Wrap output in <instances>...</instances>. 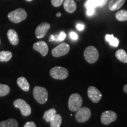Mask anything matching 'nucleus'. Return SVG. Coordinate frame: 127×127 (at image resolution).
Listing matches in <instances>:
<instances>
[{"mask_svg": "<svg viewBox=\"0 0 127 127\" xmlns=\"http://www.w3.org/2000/svg\"><path fill=\"white\" fill-rule=\"evenodd\" d=\"M51 77L55 79L63 80L66 79L68 76V71L63 66H55L50 70Z\"/></svg>", "mask_w": 127, "mask_h": 127, "instance_id": "39448f33", "label": "nucleus"}, {"mask_svg": "<svg viewBox=\"0 0 127 127\" xmlns=\"http://www.w3.org/2000/svg\"><path fill=\"white\" fill-rule=\"evenodd\" d=\"M56 15H57V17H61V12H57V14H56Z\"/></svg>", "mask_w": 127, "mask_h": 127, "instance_id": "f704fd0d", "label": "nucleus"}, {"mask_svg": "<svg viewBox=\"0 0 127 127\" xmlns=\"http://www.w3.org/2000/svg\"><path fill=\"white\" fill-rule=\"evenodd\" d=\"M24 127H36L35 124L34 122H27Z\"/></svg>", "mask_w": 127, "mask_h": 127, "instance_id": "c756f323", "label": "nucleus"}, {"mask_svg": "<svg viewBox=\"0 0 127 127\" xmlns=\"http://www.w3.org/2000/svg\"><path fill=\"white\" fill-rule=\"evenodd\" d=\"M10 88L7 85L0 84V96H4L8 94Z\"/></svg>", "mask_w": 127, "mask_h": 127, "instance_id": "393cba45", "label": "nucleus"}, {"mask_svg": "<svg viewBox=\"0 0 127 127\" xmlns=\"http://www.w3.org/2000/svg\"><path fill=\"white\" fill-rule=\"evenodd\" d=\"M117 119V114L113 111H104L101 116V123L105 125H108L111 123L115 121Z\"/></svg>", "mask_w": 127, "mask_h": 127, "instance_id": "1a4fd4ad", "label": "nucleus"}, {"mask_svg": "<svg viewBox=\"0 0 127 127\" xmlns=\"http://www.w3.org/2000/svg\"><path fill=\"white\" fill-rule=\"evenodd\" d=\"M48 92L44 87H35L33 89V96L35 99L41 104H44L47 101Z\"/></svg>", "mask_w": 127, "mask_h": 127, "instance_id": "7ed1b4c3", "label": "nucleus"}, {"mask_svg": "<svg viewBox=\"0 0 127 127\" xmlns=\"http://www.w3.org/2000/svg\"><path fill=\"white\" fill-rule=\"evenodd\" d=\"M64 8L68 13H73L77 9V4L74 0H64Z\"/></svg>", "mask_w": 127, "mask_h": 127, "instance_id": "ddd939ff", "label": "nucleus"}, {"mask_svg": "<svg viewBox=\"0 0 127 127\" xmlns=\"http://www.w3.org/2000/svg\"><path fill=\"white\" fill-rule=\"evenodd\" d=\"M105 39L109 42V45L114 47H117L120 43L119 39L114 36L112 34H107L105 35Z\"/></svg>", "mask_w": 127, "mask_h": 127, "instance_id": "6ab92c4d", "label": "nucleus"}, {"mask_svg": "<svg viewBox=\"0 0 127 127\" xmlns=\"http://www.w3.org/2000/svg\"><path fill=\"white\" fill-rule=\"evenodd\" d=\"M82 99L81 96L78 94H73L69 96L68 100V108L69 110L73 112L77 111L81 107Z\"/></svg>", "mask_w": 127, "mask_h": 127, "instance_id": "20e7f679", "label": "nucleus"}, {"mask_svg": "<svg viewBox=\"0 0 127 127\" xmlns=\"http://www.w3.org/2000/svg\"><path fill=\"white\" fill-rule=\"evenodd\" d=\"M69 36H70L71 38L74 39V40H77L78 39V35L76 34L75 32H71L70 34H69Z\"/></svg>", "mask_w": 127, "mask_h": 127, "instance_id": "c85d7f7f", "label": "nucleus"}, {"mask_svg": "<svg viewBox=\"0 0 127 127\" xmlns=\"http://www.w3.org/2000/svg\"><path fill=\"white\" fill-rule=\"evenodd\" d=\"M50 41H54V35H51L50 36V40H49Z\"/></svg>", "mask_w": 127, "mask_h": 127, "instance_id": "72a5a7b5", "label": "nucleus"}, {"mask_svg": "<svg viewBox=\"0 0 127 127\" xmlns=\"http://www.w3.org/2000/svg\"><path fill=\"white\" fill-rule=\"evenodd\" d=\"M108 0H99V6L98 7L102 8L104 7L105 5L106 4V3L107 2Z\"/></svg>", "mask_w": 127, "mask_h": 127, "instance_id": "7c9ffc66", "label": "nucleus"}, {"mask_svg": "<svg viewBox=\"0 0 127 127\" xmlns=\"http://www.w3.org/2000/svg\"><path fill=\"white\" fill-rule=\"evenodd\" d=\"M64 0H51V4L54 7H58L61 6Z\"/></svg>", "mask_w": 127, "mask_h": 127, "instance_id": "a878e982", "label": "nucleus"}, {"mask_svg": "<svg viewBox=\"0 0 127 127\" xmlns=\"http://www.w3.org/2000/svg\"><path fill=\"white\" fill-rule=\"evenodd\" d=\"M14 107L20 109L23 115H30L31 113V108L30 105L26 102V101L22 99H17L14 102Z\"/></svg>", "mask_w": 127, "mask_h": 127, "instance_id": "0eeeda50", "label": "nucleus"}, {"mask_svg": "<svg viewBox=\"0 0 127 127\" xmlns=\"http://www.w3.org/2000/svg\"><path fill=\"white\" fill-rule=\"evenodd\" d=\"M115 57L122 63H127V53L123 49H120L116 51Z\"/></svg>", "mask_w": 127, "mask_h": 127, "instance_id": "f3484780", "label": "nucleus"}, {"mask_svg": "<svg viewBox=\"0 0 127 127\" xmlns=\"http://www.w3.org/2000/svg\"><path fill=\"white\" fill-rule=\"evenodd\" d=\"M123 90H124V91L125 93L127 94V84H126V85H125L124 86Z\"/></svg>", "mask_w": 127, "mask_h": 127, "instance_id": "473e14b6", "label": "nucleus"}, {"mask_svg": "<svg viewBox=\"0 0 127 127\" xmlns=\"http://www.w3.org/2000/svg\"><path fill=\"white\" fill-rule=\"evenodd\" d=\"M57 111L55 109H50L49 110L45 111L44 114L43 118L45 120L46 122L48 123V122H50L52 120V119L55 117Z\"/></svg>", "mask_w": 127, "mask_h": 127, "instance_id": "aec40b11", "label": "nucleus"}, {"mask_svg": "<svg viewBox=\"0 0 127 127\" xmlns=\"http://www.w3.org/2000/svg\"><path fill=\"white\" fill-rule=\"evenodd\" d=\"M95 13V8H88L87 11V14L88 16H92Z\"/></svg>", "mask_w": 127, "mask_h": 127, "instance_id": "cd10ccee", "label": "nucleus"}, {"mask_svg": "<svg viewBox=\"0 0 127 127\" xmlns=\"http://www.w3.org/2000/svg\"><path fill=\"white\" fill-rule=\"evenodd\" d=\"M66 33L65 32L62 31L61 32L59 35H58V41H63L66 38Z\"/></svg>", "mask_w": 127, "mask_h": 127, "instance_id": "bb28decb", "label": "nucleus"}, {"mask_svg": "<svg viewBox=\"0 0 127 127\" xmlns=\"http://www.w3.org/2000/svg\"><path fill=\"white\" fill-rule=\"evenodd\" d=\"M26 1H31L32 0H26Z\"/></svg>", "mask_w": 127, "mask_h": 127, "instance_id": "c9c22d12", "label": "nucleus"}, {"mask_svg": "<svg viewBox=\"0 0 127 127\" xmlns=\"http://www.w3.org/2000/svg\"><path fill=\"white\" fill-rule=\"evenodd\" d=\"M7 36L10 43L13 45H17L19 42V37L17 32L13 29H10L8 31Z\"/></svg>", "mask_w": 127, "mask_h": 127, "instance_id": "4468645a", "label": "nucleus"}, {"mask_svg": "<svg viewBox=\"0 0 127 127\" xmlns=\"http://www.w3.org/2000/svg\"><path fill=\"white\" fill-rule=\"evenodd\" d=\"M17 84L23 91L27 92L30 90V84L25 77H21L17 79Z\"/></svg>", "mask_w": 127, "mask_h": 127, "instance_id": "dca6fc26", "label": "nucleus"}, {"mask_svg": "<svg viewBox=\"0 0 127 127\" xmlns=\"http://www.w3.org/2000/svg\"><path fill=\"white\" fill-rule=\"evenodd\" d=\"M115 18L119 21H127V11L122 9L115 14Z\"/></svg>", "mask_w": 127, "mask_h": 127, "instance_id": "4be33fe9", "label": "nucleus"}, {"mask_svg": "<svg viewBox=\"0 0 127 127\" xmlns=\"http://www.w3.org/2000/svg\"><path fill=\"white\" fill-rule=\"evenodd\" d=\"M51 25L48 23H42L37 27L35 32L36 37L37 38H42L45 35L46 33L50 28Z\"/></svg>", "mask_w": 127, "mask_h": 127, "instance_id": "9b49d317", "label": "nucleus"}, {"mask_svg": "<svg viewBox=\"0 0 127 127\" xmlns=\"http://www.w3.org/2000/svg\"><path fill=\"white\" fill-rule=\"evenodd\" d=\"M33 48L34 49V50L39 52L43 57H45L47 55L49 50L47 44L42 41L35 42L33 45Z\"/></svg>", "mask_w": 127, "mask_h": 127, "instance_id": "f8f14e48", "label": "nucleus"}, {"mask_svg": "<svg viewBox=\"0 0 127 127\" xmlns=\"http://www.w3.org/2000/svg\"><path fill=\"white\" fill-rule=\"evenodd\" d=\"M50 123L51 127H60L62 123V117L57 114Z\"/></svg>", "mask_w": 127, "mask_h": 127, "instance_id": "412c9836", "label": "nucleus"}, {"mask_svg": "<svg viewBox=\"0 0 127 127\" xmlns=\"http://www.w3.org/2000/svg\"><path fill=\"white\" fill-rule=\"evenodd\" d=\"M88 98L94 103H98L102 98V94L96 87L90 86L87 91Z\"/></svg>", "mask_w": 127, "mask_h": 127, "instance_id": "9d476101", "label": "nucleus"}, {"mask_svg": "<svg viewBox=\"0 0 127 127\" xmlns=\"http://www.w3.org/2000/svg\"><path fill=\"white\" fill-rule=\"evenodd\" d=\"M125 0H111L108 5V8L111 11L119 9L124 4Z\"/></svg>", "mask_w": 127, "mask_h": 127, "instance_id": "2eb2a0df", "label": "nucleus"}, {"mask_svg": "<svg viewBox=\"0 0 127 127\" xmlns=\"http://www.w3.org/2000/svg\"><path fill=\"white\" fill-rule=\"evenodd\" d=\"M84 28H85V26L82 24H78L77 25V28L79 31H82L84 29Z\"/></svg>", "mask_w": 127, "mask_h": 127, "instance_id": "2f4dec72", "label": "nucleus"}, {"mask_svg": "<svg viewBox=\"0 0 127 127\" xmlns=\"http://www.w3.org/2000/svg\"><path fill=\"white\" fill-rule=\"evenodd\" d=\"M99 6V0H87V2L85 3V7L87 9L90 8H95Z\"/></svg>", "mask_w": 127, "mask_h": 127, "instance_id": "b1692460", "label": "nucleus"}, {"mask_svg": "<svg viewBox=\"0 0 127 127\" xmlns=\"http://www.w3.org/2000/svg\"><path fill=\"white\" fill-rule=\"evenodd\" d=\"M12 56V53L10 51H3L0 52V61L7 62L11 59Z\"/></svg>", "mask_w": 127, "mask_h": 127, "instance_id": "5701e85b", "label": "nucleus"}, {"mask_svg": "<svg viewBox=\"0 0 127 127\" xmlns=\"http://www.w3.org/2000/svg\"><path fill=\"white\" fill-rule=\"evenodd\" d=\"M27 17V14L23 8H18L8 14L9 21L14 23H19L25 20Z\"/></svg>", "mask_w": 127, "mask_h": 127, "instance_id": "f03ea898", "label": "nucleus"}, {"mask_svg": "<svg viewBox=\"0 0 127 127\" xmlns=\"http://www.w3.org/2000/svg\"><path fill=\"white\" fill-rule=\"evenodd\" d=\"M84 56L86 61L90 64H94L97 61L99 58V52L94 46H89L85 49Z\"/></svg>", "mask_w": 127, "mask_h": 127, "instance_id": "f257e3e1", "label": "nucleus"}, {"mask_svg": "<svg viewBox=\"0 0 127 127\" xmlns=\"http://www.w3.org/2000/svg\"><path fill=\"white\" fill-rule=\"evenodd\" d=\"M70 51V47L67 43L63 42L52 50V55L54 57H60L67 54Z\"/></svg>", "mask_w": 127, "mask_h": 127, "instance_id": "6e6552de", "label": "nucleus"}, {"mask_svg": "<svg viewBox=\"0 0 127 127\" xmlns=\"http://www.w3.org/2000/svg\"><path fill=\"white\" fill-rule=\"evenodd\" d=\"M18 122L15 119L10 118L0 123V127H18Z\"/></svg>", "mask_w": 127, "mask_h": 127, "instance_id": "a211bd4d", "label": "nucleus"}, {"mask_svg": "<svg viewBox=\"0 0 127 127\" xmlns=\"http://www.w3.org/2000/svg\"><path fill=\"white\" fill-rule=\"evenodd\" d=\"M91 110L87 107H81L77 111L75 114V119L78 122L81 123H85L91 118Z\"/></svg>", "mask_w": 127, "mask_h": 127, "instance_id": "423d86ee", "label": "nucleus"}]
</instances>
